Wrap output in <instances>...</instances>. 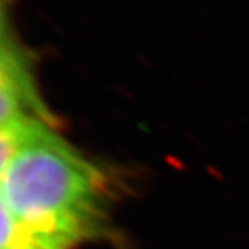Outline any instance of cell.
I'll return each instance as SVG.
<instances>
[{
	"label": "cell",
	"instance_id": "obj_2",
	"mask_svg": "<svg viewBox=\"0 0 249 249\" xmlns=\"http://www.w3.org/2000/svg\"><path fill=\"white\" fill-rule=\"evenodd\" d=\"M0 114V123L21 117L54 122L38 92L32 62L24 48L14 38V33L6 27V23H3L2 36Z\"/></svg>",
	"mask_w": 249,
	"mask_h": 249
},
{
	"label": "cell",
	"instance_id": "obj_1",
	"mask_svg": "<svg viewBox=\"0 0 249 249\" xmlns=\"http://www.w3.org/2000/svg\"><path fill=\"white\" fill-rule=\"evenodd\" d=\"M0 150L2 210L12 219L11 234L72 249L107 233L111 176L54 124L24 117L0 123Z\"/></svg>",
	"mask_w": 249,
	"mask_h": 249
}]
</instances>
